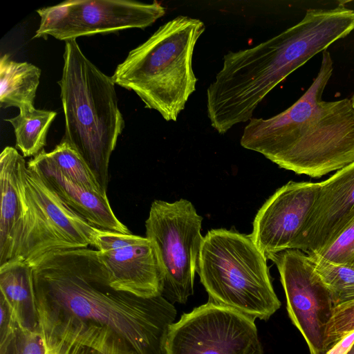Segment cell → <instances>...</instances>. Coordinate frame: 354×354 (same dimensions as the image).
<instances>
[{"label":"cell","mask_w":354,"mask_h":354,"mask_svg":"<svg viewBox=\"0 0 354 354\" xmlns=\"http://www.w3.org/2000/svg\"><path fill=\"white\" fill-rule=\"evenodd\" d=\"M351 102H352V105H353V108H354V95H353V97H352Z\"/></svg>","instance_id":"obj_30"},{"label":"cell","mask_w":354,"mask_h":354,"mask_svg":"<svg viewBox=\"0 0 354 354\" xmlns=\"http://www.w3.org/2000/svg\"><path fill=\"white\" fill-rule=\"evenodd\" d=\"M354 216V162L338 170L320 188L291 249L315 252L332 243Z\"/></svg>","instance_id":"obj_14"},{"label":"cell","mask_w":354,"mask_h":354,"mask_svg":"<svg viewBox=\"0 0 354 354\" xmlns=\"http://www.w3.org/2000/svg\"><path fill=\"white\" fill-rule=\"evenodd\" d=\"M24 157L12 147L0 155V266L13 259L24 214Z\"/></svg>","instance_id":"obj_15"},{"label":"cell","mask_w":354,"mask_h":354,"mask_svg":"<svg viewBox=\"0 0 354 354\" xmlns=\"http://www.w3.org/2000/svg\"><path fill=\"white\" fill-rule=\"evenodd\" d=\"M30 263L40 325L103 328L136 354H165L174 306L162 295L142 298L113 288L96 250L54 251Z\"/></svg>","instance_id":"obj_1"},{"label":"cell","mask_w":354,"mask_h":354,"mask_svg":"<svg viewBox=\"0 0 354 354\" xmlns=\"http://www.w3.org/2000/svg\"><path fill=\"white\" fill-rule=\"evenodd\" d=\"M24 214L12 260L31 263L48 252L91 245L96 227L66 205L28 165L24 174Z\"/></svg>","instance_id":"obj_8"},{"label":"cell","mask_w":354,"mask_h":354,"mask_svg":"<svg viewBox=\"0 0 354 354\" xmlns=\"http://www.w3.org/2000/svg\"><path fill=\"white\" fill-rule=\"evenodd\" d=\"M18 324L5 299L0 295V344L16 335Z\"/></svg>","instance_id":"obj_25"},{"label":"cell","mask_w":354,"mask_h":354,"mask_svg":"<svg viewBox=\"0 0 354 354\" xmlns=\"http://www.w3.org/2000/svg\"><path fill=\"white\" fill-rule=\"evenodd\" d=\"M89 354H107V353H104L102 351L91 348V352Z\"/></svg>","instance_id":"obj_28"},{"label":"cell","mask_w":354,"mask_h":354,"mask_svg":"<svg viewBox=\"0 0 354 354\" xmlns=\"http://www.w3.org/2000/svg\"><path fill=\"white\" fill-rule=\"evenodd\" d=\"M277 267L292 324L305 339L310 354H325L327 326L334 304L330 292L306 253L290 249L266 257Z\"/></svg>","instance_id":"obj_11"},{"label":"cell","mask_w":354,"mask_h":354,"mask_svg":"<svg viewBox=\"0 0 354 354\" xmlns=\"http://www.w3.org/2000/svg\"><path fill=\"white\" fill-rule=\"evenodd\" d=\"M354 343V332L333 346L325 354H346Z\"/></svg>","instance_id":"obj_26"},{"label":"cell","mask_w":354,"mask_h":354,"mask_svg":"<svg viewBox=\"0 0 354 354\" xmlns=\"http://www.w3.org/2000/svg\"><path fill=\"white\" fill-rule=\"evenodd\" d=\"M0 295L12 309L19 328L34 331L39 326L32 266L15 259L0 266Z\"/></svg>","instance_id":"obj_17"},{"label":"cell","mask_w":354,"mask_h":354,"mask_svg":"<svg viewBox=\"0 0 354 354\" xmlns=\"http://www.w3.org/2000/svg\"><path fill=\"white\" fill-rule=\"evenodd\" d=\"M354 332V301L334 308L326 333L325 353L335 344Z\"/></svg>","instance_id":"obj_24"},{"label":"cell","mask_w":354,"mask_h":354,"mask_svg":"<svg viewBox=\"0 0 354 354\" xmlns=\"http://www.w3.org/2000/svg\"><path fill=\"white\" fill-rule=\"evenodd\" d=\"M306 254L328 288L335 308L354 301V265L327 261L313 252Z\"/></svg>","instance_id":"obj_22"},{"label":"cell","mask_w":354,"mask_h":354,"mask_svg":"<svg viewBox=\"0 0 354 354\" xmlns=\"http://www.w3.org/2000/svg\"><path fill=\"white\" fill-rule=\"evenodd\" d=\"M317 53L313 36L299 24L252 48L228 51L207 89L211 126L224 134L250 121L266 96Z\"/></svg>","instance_id":"obj_3"},{"label":"cell","mask_w":354,"mask_h":354,"mask_svg":"<svg viewBox=\"0 0 354 354\" xmlns=\"http://www.w3.org/2000/svg\"><path fill=\"white\" fill-rule=\"evenodd\" d=\"M205 30L201 20L188 16L166 22L118 65L114 83L134 91L166 121H176L196 90L193 53Z\"/></svg>","instance_id":"obj_5"},{"label":"cell","mask_w":354,"mask_h":354,"mask_svg":"<svg viewBox=\"0 0 354 354\" xmlns=\"http://www.w3.org/2000/svg\"><path fill=\"white\" fill-rule=\"evenodd\" d=\"M320 183L290 181L258 211L250 234L266 256L291 249L310 214Z\"/></svg>","instance_id":"obj_13"},{"label":"cell","mask_w":354,"mask_h":354,"mask_svg":"<svg viewBox=\"0 0 354 354\" xmlns=\"http://www.w3.org/2000/svg\"><path fill=\"white\" fill-rule=\"evenodd\" d=\"M0 354H17L16 335L0 344Z\"/></svg>","instance_id":"obj_27"},{"label":"cell","mask_w":354,"mask_h":354,"mask_svg":"<svg viewBox=\"0 0 354 354\" xmlns=\"http://www.w3.org/2000/svg\"><path fill=\"white\" fill-rule=\"evenodd\" d=\"M36 156L71 180L106 194L86 162L65 140L62 139L51 151L43 149Z\"/></svg>","instance_id":"obj_21"},{"label":"cell","mask_w":354,"mask_h":354,"mask_svg":"<svg viewBox=\"0 0 354 354\" xmlns=\"http://www.w3.org/2000/svg\"><path fill=\"white\" fill-rule=\"evenodd\" d=\"M346 354H354V343Z\"/></svg>","instance_id":"obj_29"},{"label":"cell","mask_w":354,"mask_h":354,"mask_svg":"<svg viewBox=\"0 0 354 354\" xmlns=\"http://www.w3.org/2000/svg\"><path fill=\"white\" fill-rule=\"evenodd\" d=\"M19 109L17 116L6 121L14 128L16 147L23 156H35L46 145L48 130L57 113L37 109L34 106H24Z\"/></svg>","instance_id":"obj_20"},{"label":"cell","mask_w":354,"mask_h":354,"mask_svg":"<svg viewBox=\"0 0 354 354\" xmlns=\"http://www.w3.org/2000/svg\"><path fill=\"white\" fill-rule=\"evenodd\" d=\"M91 245L97 251L113 288L142 298L162 295V271L147 237L95 228Z\"/></svg>","instance_id":"obj_12"},{"label":"cell","mask_w":354,"mask_h":354,"mask_svg":"<svg viewBox=\"0 0 354 354\" xmlns=\"http://www.w3.org/2000/svg\"><path fill=\"white\" fill-rule=\"evenodd\" d=\"M203 218L184 198L154 201L145 222L146 237L155 249L163 277L162 296L184 304L194 292V281L203 240Z\"/></svg>","instance_id":"obj_7"},{"label":"cell","mask_w":354,"mask_h":354,"mask_svg":"<svg viewBox=\"0 0 354 354\" xmlns=\"http://www.w3.org/2000/svg\"><path fill=\"white\" fill-rule=\"evenodd\" d=\"M330 53L322 52L310 86L291 106L268 119L252 118L241 145L263 155L279 167L320 178L354 162V108L351 100L324 101L333 70Z\"/></svg>","instance_id":"obj_2"},{"label":"cell","mask_w":354,"mask_h":354,"mask_svg":"<svg viewBox=\"0 0 354 354\" xmlns=\"http://www.w3.org/2000/svg\"><path fill=\"white\" fill-rule=\"evenodd\" d=\"M16 346L17 354H89L91 350L75 329L40 324L34 331L18 328Z\"/></svg>","instance_id":"obj_18"},{"label":"cell","mask_w":354,"mask_h":354,"mask_svg":"<svg viewBox=\"0 0 354 354\" xmlns=\"http://www.w3.org/2000/svg\"><path fill=\"white\" fill-rule=\"evenodd\" d=\"M27 165L35 169L66 205L93 227L123 234L131 233L115 215L106 194L71 180L37 156L30 159Z\"/></svg>","instance_id":"obj_16"},{"label":"cell","mask_w":354,"mask_h":354,"mask_svg":"<svg viewBox=\"0 0 354 354\" xmlns=\"http://www.w3.org/2000/svg\"><path fill=\"white\" fill-rule=\"evenodd\" d=\"M313 253L332 263L354 265V216L332 243Z\"/></svg>","instance_id":"obj_23"},{"label":"cell","mask_w":354,"mask_h":354,"mask_svg":"<svg viewBox=\"0 0 354 354\" xmlns=\"http://www.w3.org/2000/svg\"><path fill=\"white\" fill-rule=\"evenodd\" d=\"M254 320L209 301L170 326L165 354H263Z\"/></svg>","instance_id":"obj_9"},{"label":"cell","mask_w":354,"mask_h":354,"mask_svg":"<svg viewBox=\"0 0 354 354\" xmlns=\"http://www.w3.org/2000/svg\"><path fill=\"white\" fill-rule=\"evenodd\" d=\"M41 18L33 38L52 36L59 40L145 28L165 15L166 9L154 1L68 0L36 11Z\"/></svg>","instance_id":"obj_10"},{"label":"cell","mask_w":354,"mask_h":354,"mask_svg":"<svg viewBox=\"0 0 354 354\" xmlns=\"http://www.w3.org/2000/svg\"><path fill=\"white\" fill-rule=\"evenodd\" d=\"M41 70L26 62H18L3 55L0 60V105L3 108L34 106Z\"/></svg>","instance_id":"obj_19"},{"label":"cell","mask_w":354,"mask_h":354,"mask_svg":"<svg viewBox=\"0 0 354 354\" xmlns=\"http://www.w3.org/2000/svg\"><path fill=\"white\" fill-rule=\"evenodd\" d=\"M58 82L68 142L106 192L109 165L124 127L115 83L83 53L76 39L65 41Z\"/></svg>","instance_id":"obj_4"},{"label":"cell","mask_w":354,"mask_h":354,"mask_svg":"<svg viewBox=\"0 0 354 354\" xmlns=\"http://www.w3.org/2000/svg\"><path fill=\"white\" fill-rule=\"evenodd\" d=\"M266 260L250 234L226 229L209 230L203 237L197 268L209 301L254 319H268L281 302Z\"/></svg>","instance_id":"obj_6"}]
</instances>
